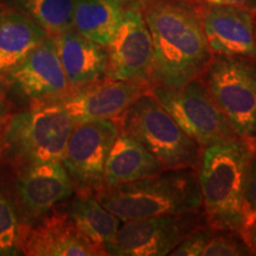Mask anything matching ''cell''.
I'll return each mask as SVG.
<instances>
[{"mask_svg":"<svg viewBox=\"0 0 256 256\" xmlns=\"http://www.w3.org/2000/svg\"><path fill=\"white\" fill-rule=\"evenodd\" d=\"M145 22L153 42L148 84L180 88L200 78L212 58L200 18L185 6L159 2Z\"/></svg>","mask_w":256,"mask_h":256,"instance_id":"cell-1","label":"cell"},{"mask_svg":"<svg viewBox=\"0 0 256 256\" xmlns=\"http://www.w3.org/2000/svg\"><path fill=\"white\" fill-rule=\"evenodd\" d=\"M255 153L256 139L235 138L204 147L198 182L210 228L240 234L246 179Z\"/></svg>","mask_w":256,"mask_h":256,"instance_id":"cell-2","label":"cell"},{"mask_svg":"<svg viewBox=\"0 0 256 256\" xmlns=\"http://www.w3.org/2000/svg\"><path fill=\"white\" fill-rule=\"evenodd\" d=\"M92 194L121 222L150 217L194 214L202 208L198 176L194 170H165L162 174Z\"/></svg>","mask_w":256,"mask_h":256,"instance_id":"cell-3","label":"cell"},{"mask_svg":"<svg viewBox=\"0 0 256 256\" xmlns=\"http://www.w3.org/2000/svg\"><path fill=\"white\" fill-rule=\"evenodd\" d=\"M76 122L57 101L32 104L28 110L10 118L2 145L28 164L62 162Z\"/></svg>","mask_w":256,"mask_h":256,"instance_id":"cell-4","label":"cell"},{"mask_svg":"<svg viewBox=\"0 0 256 256\" xmlns=\"http://www.w3.org/2000/svg\"><path fill=\"white\" fill-rule=\"evenodd\" d=\"M120 118V130L139 140L164 170L190 168L197 164L200 146L148 92L140 96Z\"/></svg>","mask_w":256,"mask_h":256,"instance_id":"cell-5","label":"cell"},{"mask_svg":"<svg viewBox=\"0 0 256 256\" xmlns=\"http://www.w3.org/2000/svg\"><path fill=\"white\" fill-rule=\"evenodd\" d=\"M204 87L236 134L256 139V63L249 57H212L203 74Z\"/></svg>","mask_w":256,"mask_h":256,"instance_id":"cell-6","label":"cell"},{"mask_svg":"<svg viewBox=\"0 0 256 256\" xmlns=\"http://www.w3.org/2000/svg\"><path fill=\"white\" fill-rule=\"evenodd\" d=\"M147 92L200 147L240 138L200 78L180 88L150 84Z\"/></svg>","mask_w":256,"mask_h":256,"instance_id":"cell-7","label":"cell"},{"mask_svg":"<svg viewBox=\"0 0 256 256\" xmlns=\"http://www.w3.org/2000/svg\"><path fill=\"white\" fill-rule=\"evenodd\" d=\"M119 132V122L114 120L89 121L74 127L62 164L78 190L101 186L106 160Z\"/></svg>","mask_w":256,"mask_h":256,"instance_id":"cell-8","label":"cell"},{"mask_svg":"<svg viewBox=\"0 0 256 256\" xmlns=\"http://www.w3.org/2000/svg\"><path fill=\"white\" fill-rule=\"evenodd\" d=\"M197 228L192 212L128 220L121 224L106 252L115 256H166Z\"/></svg>","mask_w":256,"mask_h":256,"instance_id":"cell-9","label":"cell"},{"mask_svg":"<svg viewBox=\"0 0 256 256\" xmlns=\"http://www.w3.org/2000/svg\"><path fill=\"white\" fill-rule=\"evenodd\" d=\"M107 48L106 78L148 83L153 42L139 8H130L124 12L120 26Z\"/></svg>","mask_w":256,"mask_h":256,"instance_id":"cell-10","label":"cell"},{"mask_svg":"<svg viewBox=\"0 0 256 256\" xmlns=\"http://www.w3.org/2000/svg\"><path fill=\"white\" fill-rule=\"evenodd\" d=\"M145 82L119 81L107 78L72 90L57 102L76 124L120 118L140 96L147 94Z\"/></svg>","mask_w":256,"mask_h":256,"instance_id":"cell-11","label":"cell"},{"mask_svg":"<svg viewBox=\"0 0 256 256\" xmlns=\"http://www.w3.org/2000/svg\"><path fill=\"white\" fill-rule=\"evenodd\" d=\"M8 74L32 104L57 101L72 92L52 37L44 38Z\"/></svg>","mask_w":256,"mask_h":256,"instance_id":"cell-12","label":"cell"},{"mask_svg":"<svg viewBox=\"0 0 256 256\" xmlns=\"http://www.w3.org/2000/svg\"><path fill=\"white\" fill-rule=\"evenodd\" d=\"M202 28L211 54L256 58L254 19L248 10L206 6Z\"/></svg>","mask_w":256,"mask_h":256,"instance_id":"cell-13","label":"cell"},{"mask_svg":"<svg viewBox=\"0 0 256 256\" xmlns=\"http://www.w3.org/2000/svg\"><path fill=\"white\" fill-rule=\"evenodd\" d=\"M22 254L30 256H92L101 252L75 226L69 212L54 211L37 226L25 224Z\"/></svg>","mask_w":256,"mask_h":256,"instance_id":"cell-14","label":"cell"},{"mask_svg":"<svg viewBox=\"0 0 256 256\" xmlns=\"http://www.w3.org/2000/svg\"><path fill=\"white\" fill-rule=\"evenodd\" d=\"M75 185L62 162L28 164L18 179L17 194L26 215L38 218L72 194Z\"/></svg>","mask_w":256,"mask_h":256,"instance_id":"cell-15","label":"cell"},{"mask_svg":"<svg viewBox=\"0 0 256 256\" xmlns=\"http://www.w3.org/2000/svg\"><path fill=\"white\" fill-rule=\"evenodd\" d=\"M52 38L72 90L98 81L104 75L107 52L104 46L82 36L75 28Z\"/></svg>","mask_w":256,"mask_h":256,"instance_id":"cell-16","label":"cell"},{"mask_svg":"<svg viewBox=\"0 0 256 256\" xmlns=\"http://www.w3.org/2000/svg\"><path fill=\"white\" fill-rule=\"evenodd\" d=\"M165 171L139 140L120 130L104 164L101 186L113 188L145 179Z\"/></svg>","mask_w":256,"mask_h":256,"instance_id":"cell-17","label":"cell"},{"mask_svg":"<svg viewBox=\"0 0 256 256\" xmlns=\"http://www.w3.org/2000/svg\"><path fill=\"white\" fill-rule=\"evenodd\" d=\"M48 36L34 19L16 11L0 14V72H8Z\"/></svg>","mask_w":256,"mask_h":256,"instance_id":"cell-18","label":"cell"},{"mask_svg":"<svg viewBox=\"0 0 256 256\" xmlns=\"http://www.w3.org/2000/svg\"><path fill=\"white\" fill-rule=\"evenodd\" d=\"M68 212L89 242L101 255H107L106 248L114 241L121 220L102 206L92 190H78V196L72 200Z\"/></svg>","mask_w":256,"mask_h":256,"instance_id":"cell-19","label":"cell"},{"mask_svg":"<svg viewBox=\"0 0 256 256\" xmlns=\"http://www.w3.org/2000/svg\"><path fill=\"white\" fill-rule=\"evenodd\" d=\"M124 12L118 0H76L74 28L98 46L107 48L120 26Z\"/></svg>","mask_w":256,"mask_h":256,"instance_id":"cell-20","label":"cell"},{"mask_svg":"<svg viewBox=\"0 0 256 256\" xmlns=\"http://www.w3.org/2000/svg\"><path fill=\"white\" fill-rule=\"evenodd\" d=\"M76 0H23L22 5L49 37L74 28Z\"/></svg>","mask_w":256,"mask_h":256,"instance_id":"cell-21","label":"cell"},{"mask_svg":"<svg viewBox=\"0 0 256 256\" xmlns=\"http://www.w3.org/2000/svg\"><path fill=\"white\" fill-rule=\"evenodd\" d=\"M24 228L14 200L0 190V256L22 254Z\"/></svg>","mask_w":256,"mask_h":256,"instance_id":"cell-22","label":"cell"},{"mask_svg":"<svg viewBox=\"0 0 256 256\" xmlns=\"http://www.w3.org/2000/svg\"><path fill=\"white\" fill-rule=\"evenodd\" d=\"M211 228V232L204 244L203 256H238L252 254L250 249L243 241L241 235L236 236L235 232L217 230Z\"/></svg>","mask_w":256,"mask_h":256,"instance_id":"cell-23","label":"cell"},{"mask_svg":"<svg viewBox=\"0 0 256 256\" xmlns=\"http://www.w3.org/2000/svg\"><path fill=\"white\" fill-rule=\"evenodd\" d=\"M256 226V153L249 165L242 206V226L240 235Z\"/></svg>","mask_w":256,"mask_h":256,"instance_id":"cell-24","label":"cell"},{"mask_svg":"<svg viewBox=\"0 0 256 256\" xmlns=\"http://www.w3.org/2000/svg\"><path fill=\"white\" fill-rule=\"evenodd\" d=\"M211 232V228H200L194 229V232L188 234L183 241L174 249L170 255L174 256H198L202 255L204 244H206L208 238Z\"/></svg>","mask_w":256,"mask_h":256,"instance_id":"cell-25","label":"cell"},{"mask_svg":"<svg viewBox=\"0 0 256 256\" xmlns=\"http://www.w3.org/2000/svg\"><path fill=\"white\" fill-rule=\"evenodd\" d=\"M200 4L206 6H234L248 10V11H256V0H197Z\"/></svg>","mask_w":256,"mask_h":256,"instance_id":"cell-26","label":"cell"},{"mask_svg":"<svg viewBox=\"0 0 256 256\" xmlns=\"http://www.w3.org/2000/svg\"><path fill=\"white\" fill-rule=\"evenodd\" d=\"M241 238L250 249L252 254H256V226L241 235Z\"/></svg>","mask_w":256,"mask_h":256,"instance_id":"cell-27","label":"cell"},{"mask_svg":"<svg viewBox=\"0 0 256 256\" xmlns=\"http://www.w3.org/2000/svg\"><path fill=\"white\" fill-rule=\"evenodd\" d=\"M5 114H6V107L5 104H2V101L0 100V120L5 116Z\"/></svg>","mask_w":256,"mask_h":256,"instance_id":"cell-28","label":"cell"},{"mask_svg":"<svg viewBox=\"0 0 256 256\" xmlns=\"http://www.w3.org/2000/svg\"><path fill=\"white\" fill-rule=\"evenodd\" d=\"M118 2H127V0H118Z\"/></svg>","mask_w":256,"mask_h":256,"instance_id":"cell-29","label":"cell"}]
</instances>
